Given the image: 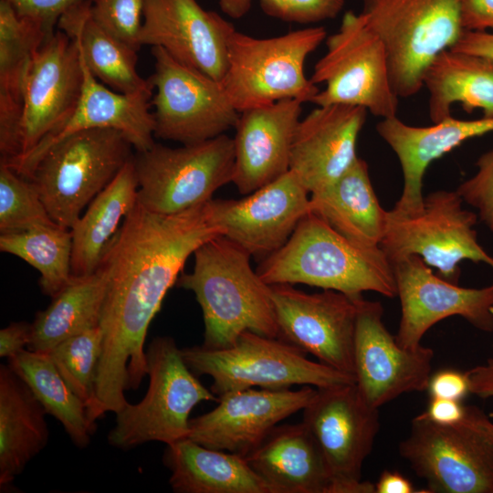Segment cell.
Instances as JSON below:
<instances>
[{"label": "cell", "instance_id": "cell-32", "mask_svg": "<svg viewBox=\"0 0 493 493\" xmlns=\"http://www.w3.org/2000/svg\"><path fill=\"white\" fill-rule=\"evenodd\" d=\"M109 278L104 257L93 273L72 276L49 306L37 313L27 349L48 352L61 341L100 326Z\"/></svg>", "mask_w": 493, "mask_h": 493}, {"label": "cell", "instance_id": "cell-23", "mask_svg": "<svg viewBox=\"0 0 493 493\" xmlns=\"http://www.w3.org/2000/svg\"><path fill=\"white\" fill-rule=\"evenodd\" d=\"M80 58L83 69L81 94L66 124L25 157L5 163L26 179L52 146L78 131L97 128L118 130L136 152L146 151L155 143L154 119L150 111L152 91L125 94L110 89L91 74L81 55Z\"/></svg>", "mask_w": 493, "mask_h": 493}, {"label": "cell", "instance_id": "cell-25", "mask_svg": "<svg viewBox=\"0 0 493 493\" xmlns=\"http://www.w3.org/2000/svg\"><path fill=\"white\" fill-rule=\"evenodd\" d=\"M376 131L396 154L404 175L402 194L390 212L411 216L423 210V181L428 166L466 141L492 132L493 118L459 120L451 116L419 127L395 116L382 119Z\"/></svg>", "mask_w": 493, "mask_h": 493}, {"label": "cell", "instance_id": "cell-39", "mask_svg": "<svg viewBox=\"0 0 493 493\" xmlns=\"http://www.w3.org/2000/svg\"><path fill=\"white\" fill-rule=\"evenodd\" d=\"M92 19L119 40L140 49L144 0H87Z\"/></svg>", "mask_w": 493, "mask_h": 493}, {"label": "cell", "instance_id": "cell-10", "mask_svg": "<svg viewBox=\"0 0 493 493\" xmlns=\"http://www.w3.org/2000/svg\"><path fill=\"white\" fill-rule=\"evenodd\" d=\"M138 179L137 201L160 215L178 214L204 205L232 182L234 140L226 134L170 148L159 143L132 157Z\"/></svg>", "mask_w": 493, "mask_h": 493}, {"label": "cell", "instance_id": "cell-21", "mask_svg": "<svg viewBox=\"0 0 493 493\" xmlns=\"http://www.w3.org/2000/svg\"><path fill=\"white\" fill-rule=\"evenodd\" d=\"M235 27L196 0H144L141 46L163 47L178 61L222 81Z\"/></svg>", "mask_w": 493, "mask_h": 493}, {"label": "cell", "instance_id": "cell-40", "mask_svg": "<svg viewBox=\"0 0 493 493\" xmlns=\"http://www.w3.org/2000/svg\"><path fill=\"white\" fill-rule=\"evenodd\" d=\"M267 16L300 24H313L335 18L342 10L345 0H259Z\"/></svg>", "mask_w": 493, "mask_h": 493}, {"label": "cell", "instance_id": "cell-26", "mask_svg": "<svg viewBox=\"0 0 493 493\" xmlns=\"http://www.w3.org/2000/svg\"><path fill=\"white\" fill-rule=\"evenodd\" d=\"M52 33L0 0V163L19 154L26 75L35 52Z\"/></svg>", "mask_w": 493, "mask_h": 493}, {"label": "cell", "instance_id": "cell-20", "mask_svg": "<svg viewBox=\"0 0 493 493\" xmlns=\"http://www.w3.org/2000/svg\"><path fill=\"white\" fill-rule=\"evenodd\" d=\"M316 391L304 385L297 391L249 388L227 393L212 411L190 419L188 437L246 457L279 422L303 410Z\"/></svg>", "mask_w": 493, "mask_h": 493}, {"label": "cell", "instance_id": "cell-18", "mask_svg": "<svg viewBox=\"0 0 493 493\" xmlns=\"http://www.w3.org/2000/svg\"><path fill=\"white\" fill-rule=\"evenodd\" d=\"M357 305L354 377L364 399L380 408L404 393L427 390L433 350L401 347L383 322L380 302L361 296Z\"/></svg>", "mask_w": 493, "mask_h": 493}, {"label": "cell", "instance_id": "cell-27", "mask_svg": "<svg viewBox=\"0 0 493 493\" xmlns=\"http://www.w3.org/2000/svg\"><path fill=\"white\" fill-rule=\"evenodd\" d=\"M246 459L274 493H328L329 471L302 422L276 425Z\"/></svg>", "mask_w": 493, "mask_h": 493}, {"label": "cell", "instance_id": "cell-24", "mask_svg": "<svg viewBox=\"0 0 493 493\" xmlns=\"http://www.w3.org/2000/svg\"><path fill=\"white\" fill-rule=\"evenodd\" d=\"M285 99L240 112L234 140L232 183L248 194L289 171L291 145L301 104Z\"/></svg>", "mask_w": 493, "mask_h": 493}, {"label": "cell", "instance_id": "cell-30", "mask_svg": "<svg viewBox=\"0 0 493 493\" xmlns=\"http://www.w3.org/2000/svg\"><path fill=\"white\" fill-rule=\"evenodd\" d=\"M47 412L29 386L10 368L0 366V488L9 487L47 446Z\"/></svg>", "mask_w": 493, "mask_h": 493}, {"label": "cell", "instance_id": "cell-2", "mask_svg": "<svg viewBox=\"0 0 493 493\" xmlns=\"http://www.w3.org/2000/svg\"><path fill=\"white\" fill-rule=\"evenodd\" d=\"M192 272L177 285L191 290L205 322L202 346L225 349L249 330L278 338L270 285L253 270L251 255L223 235L202 244L194 253Z\"/></svg>", "mask_w": 493, "mask_h": 493}, {"label": "cell", "instance_id": "cell-37", "mask_svg": "<svg viewBox=\"0 0 493 493\" xmlns=\"http://www.w3.org/2000/svg\"><path fill=\"white\" fill-rule=\"evenodd\" d=\"M103 335L100 326L74 335L47 353L72 391L83 401L92 422L102 416L96 394Z\"/></svg>", "mask_w": 493, "mask_h": 493}, {"label": "cell", "instance_id": "cell-17", "mask_svg": "<svg viewBox=\"0 0 493 493\" xmlns=\"http://www.w3.org/2000/svg\"><path fill=\"white\" fill-rule=\"evenodd\" d=\"M393 267L401 304L394 337L401 347H419L431 327L451 316H460L482 331H493V284L462 288L434 274L416 255L397 261Z\"/></svg>", "mask_w": 493, "mask_h": 493}, {"label": "cell", "instance_id": "cell-22", "mask_svg": "<svg viewBox=\"0 0 493 493\" xmlns=\"http://www.w3.org/2000/svg\"><path fill=\"white\" fill-rule=\"evenodd\" d=\"M368 110L332 104L318 106L300 120L292 142L289 171L309 194L334 184L358 157V136Z\"/></svg>", "mask_w": 493, "mask_h": 493}, {"label": "cell", "instance_id": "cell-3", "mask_svg": "<svg viewBox=\"0 0 493 493\" xmlns=\"http://www.w3.org/2000/svg\"><path fill=\"white\" fill-rule=\"evenodd\" d=\"M256 270L268 285L305 284L352 298L365 291L397 296L393 265L381 247L366 248L351 242L311 212Z\"/></svg>", "mask_w": 493, "mask_h": 493}, {"label": "cell", "instance_id": "cell-46", "mask_svg": "<svg viewBox=\"0 0 493 493\" xmlns=\"http://www.w3.org/2000/svg\"><path fill=\"white\" fill-rule=\"evenodd\" d=\"M461 401L431 397L427 409L424 412L431 421L439 425H453L464 415L465 406Z\"/></svg>", "mask_w": 493, "mask_h": 493}, {"label": "cell", "instance_id": "cell-8", "mask_svg": "<svg viewBox=\"0 0 493 493\" xmlns=\"http://www.w3.org/2000/svg\"><path fill=\"white\" fill-rule=\"evenodd\" d=\"M327 38L323 26L257 38L237 32L228 42L222 84L238 112L285 99L311 102L320 91L304 73L307 57Z\"/></svg>", "mask_w": 493, "mask_h": 493}, {"label": "cell", "instance_id": "cell-42", "mask_svg": "<svg viewBox=\"0 0 493 493\" xmlns=\"http://www.w3.org/2000/svg\"><path fill=\"white\" fill-rule=\"evenodd\" d=\"M21 16L54 32L60 16L83 0H4Z\"/></svg>", "mask_w": 493, "mask_h": 493}, {"label": "cell", "instance_id": "cell-31", "mask_svg": "<svg viewBox=\"0 0 493 493\" xmlns=\"http://www.w3.org/2000/svg\"><path fill=\"white\" fill-rule=\"evenodd\" d=\"M423 85L433 123L451 117L455 103L468 113L481 110L483 117L493 118V58L444 50L427 68Z\"/></svg>", "mask_w": 493, "mask_h": 493}, {"label": "cell", "instance_id": "cell-34", "mask_svg": "<svg viewBox=\"0 0 493 493\" xmlns=\"http://www.w3.org/2000/svg\"><path fill=\"white\" fill-rule=\"evenodd\" d=\"M58 26L76 41L84 63L101 83L125 94L153 91L149 79L137 71V50L100 27L87 0L62 15Z\"/></svg>", "mask_w": 493, "mask_h": 493}, {"label": "cell", "instance_id": "cell-38", "mask_svg": "<svg viewBox=\"0 0 493 493\" xmlns=\"http://www.w3.org/2000/svg\"><path fill=\"white\" fill-rule=\"evenodd\" d=\"M58 226L35 184L0 163V234Z\"/></svg>", "mask_w": 493, "mask_h": 493}, {"label": "cell", "instance_id": "cell-11", "mask_svg": "<svg viewBox=\"0 0 493 493\" xmlns=\"http://www.w3.org/2000/svg\"><path fill=\"white\" fill-rule=\"evenodd\" d=\"M327 51L310 80L324 83L311 102L366 109L375 117L396 116L399 96L391 80L384 47L361 14L346 12L338 31L326 38Z\"/></svg>", "mask_w": 493, "mask_h": 493}, {"label": "cell", "instance_id": "cell-15", "mask_svg": "<svg viewBox=\"0 0 493 493\" xmlns=\"http://www.w3.org/2000/svg\"><path fill=\"white\" fill-rule=\"evenodd\" d=\"M278 339L354 376L357 299L323 289L309 294L290 284L270 285ZM361 297V296H360Z\"/></svg>", "mask_w": 493, "mask_h": 493}, {"label": "cell", "instance_id": "cell-28", "mask_svg": "<svg viewBox=\"0 0 493 493\" xmlns=\"http://www.w3.org/2000/svg\"><path fill=\"white\" fill-rule=\"evenodd\" d=\"M309 208L351 242L366 248L380 247L388 211L376 196L363 159L357 157L334 184L310 194Z\"/></svg>", "mask_w": 493, "mask_h": 493}, {"label": "cell", "instance_id": "cell-1", "mask_svg": "<svg viewBox=\"0 0 493 493\" xmlns=\"http://www.w3.org/2000/svg\"><path fill=\"white\" fill-rule=\"evenodd\" d=\"M222 235L207 203L173 215L146 210L137 201L110 240L104 257L110 278L100 327L102 351L96 394L103 412L118 413L125 391L147 375L144 342L150 323L191 255Z\"/></svg>", "mask_w": 493, "mask_h": 493}, {"label": "cell", "instance_id": "cell-14", "mask_svg": "<svg viewBox=\"0 0 493 493\" xmlns=\"http://www.w3.org/2000/svg\"><path fill=\"white\" fill-rule=\"evenodd\" d=\"M155 95L154 136L182 144L201 142L235 128L238 112L221 81L187 66L163 47H152Z\"/></svg>", "mask_w": 493, "mask_h": 493}, {"label": "cell", "instance_id": "cell-5", "mask_svg": "<svg viewBox=\"0 0 493 493\" xmlns=\"http://www.w3.org/2000/svg\"><path fill=\"white\" fill-rule=\"evenodd\" d=\"M195 375L213 379L211 391L218 397L256 388L285 390L293 385L329 388L355 383V377L307 358L306 352L278 338L246 330L225 349L194 346L182 349Z\"/></svg>", "mask_w": 493, "mask_h": 493}, {"label": "cell", "instance_id": "cell-35", "mask_svg": "<svg viewBox=\"0 0 493 493\" xmlns=\"http://www.w3.org/2000/svg\"><path fill=\"white\" fill-rule=\"evenodd\" d=\"M10 368L29 386L45 408L55 417L79 448L86 447L96 425L83 401L61 376L47 352L23 350L8 359Z\"/></svg>", "mask_w": 493, "mask_h": 493}, {"label": "cell", "instance_id": "cell-48", "mask_svg": "<svg viewBox=\"0 0 493 493\" xmlns=\"http://www.w3.org/2000/svg\"><path fill=\"white\" fill-rule=\"evenodd\" d=\"M469 391L480 398L493 397V357L467 372Z\"/></svg>", "mask_w": 493, "mask_h": 493}, {"label": "cell", "instance_id": "cell-13", "mask_svg": "<svg viewBox=\"0 0 493 493\" xmlns=\"http://www.w3.org/2000/svg\"><path fill=\"white\" fill-rule=\"evenodd\" d=\"M302 423L329 471L328 493H375V484L362 481V468L380 430L379 408L364 399L356 383L317 388L303 409Z\"/></svg>", "mask_w": 493, "mask_h": 493}, {"label": "cell", "instance_id": "cell-36", "mask_svg": "<svg viewBox=\"0 0 493 493\" xmlns=\"http://www.w3.org/2000/svg\"><path fill=\"white\" fill-rule=\"evenodd\" d=\"M0 250L34 267L40 273L41 291L51 298L71 279L70 229L51 226L0 234Z\"/></svg>", "mask_w": 493, "mask_h": 493}, {"label": "cell", "instance_id": "cell-44", "mask_svg": "<svg viewBox=\"0 0 493 493\" xmlns=\"http://www.w3.org/2000/svg\"><path fill=\"white\" fill-rule=\"evenodd\" d=\"M457 1L465 30L493 31V0Z\"/></svg>", "mask_w": 493, "mask_h": 493}, {"label": "cell", "instance_id": "cell-41", "mask_svg": "<svg viewBox=\"0 0 493 493\" xmlns=\"http://www.w3.org/2000/svg\"><path fill=\"white\" fill-rule=\"evenodd\" d=\"M477 171L456 189L464 202L477 210V216L493 232V147L479 156Z\"/></svg>", "mask_w": 493, "mask_h": 493}, {"label": "cell", "instance_id": "cell-33", "mask_svg": "<svg viewBox=\"0 0 493 493\" xmlns=\"http://www.w3.org/2000/svg\"><path fill=\"white\" fill-rule=\"evenodd\" d=\"M137 197L138 179L131 159L95 196L70 229L72 276H86L98 268L121 222L136 205Z\"/></svg>", "mask_w": 493, "mask_h": 493}, {"label": "cell", "instance_id": "cell-16", "mask_svg": "<svg viewBox=\"0 0 493 493\" xmlns=\"http://www.w3.org/2000/svg\"><path fill=\"white\" fill-rule=\"evenodd\" d=\"M83 69L76 41L61 30L49 35L35 52L26 75L14 163L53 137L66 124L79 100Z\"/></svg>", "mask_w": 493, "mask_h": 493}, {"label": "cell", "instance_id": "cell-19", "mask_svg": "<svg viewBox=\"0 0 493 493\" xmlns=\"http://www.w3.org/2000/svg\"><path fill=\"white\" fill-rule=\"evenodd\" d=\"M309 193L290 171L273 182L234 199H211V221L222 235L252 256L279 249L310 212Z\"/></svg>", "mask_w": 493, "mask_h": 493}, {"label": "cell", "instance_id": "cell-43", "mask_svg": "<svg viewBox=\"0 0 493 493\" xmlns=\"http://www.w3.org/2000/svg\"><path fill=\"white\" fill-rule=\"evenodd\" d=\"M427 390L430 397H438L461 401L469 391L467 372L442 370L432 374Z\"/></svg>", "mask_w": 493, "mask_h": 493}, {"label": "cell", "instance_id": "cell-9", "mask_svg": "<svg viewBox=\"0 0 493 493\" xmlns=\"http://www.w3.org/2000/svg\"><path fill=\"white\" fill-rule=\"evenodd\" d=\"M147 392L137 404L128 403L116 414L109 444L128 450L147 442L167 445L187 438L189 415L201 402H218L187 366L182 349L172 337H155L146 351Z\"/></svg>", "mask_w": 493, "mask_h": 493}, {"label": "cell", "instance_id": "cell-50", "mask_svg": "<svg viewBox=\"0 0 493 493\" xmlns=\"http://www.w3.org/2000/svg\"><path fill=\"white\" fill-rule=\"evenodd\" d=\"M253 0H218L220 8L228 16L238 19L250 9Z\"/></svg>", "mask_w": 493, "mask_h": 493}, {"label": "cell", "instance_id": "cell-29", "mask_svg": "<svg viewBox=\"0 0 493 493\" xmlns=\"http://www.w3.org/2000/svg\"><path fill=\"white\" fill-rule=\"evenodd\" d=\"M163 462L176 493H274L245 456L205 447L189 437L167 445Z\"/></svg>", "mask_w": 493, "mask_h": 493}, {"label": "cell", "instance_id": "cell-6", "mask_svg": "<svg viewBox=\"0 0 493 493\" xmlns=\"http://www.w3.org/2000/svg\"><path fill=\"white\" fill-rule=\"evenodd\" d=\"M126 136L111 128L73 133L52 146L28 180L50 217L71 229L81 212L133 157Z\"/></svg>", "mask_w": 493, "mask_h": 493}, {"label": "cell", "instance_id": "cell-4", "mask_svg": "<svg viewBox=\"0 0 493 493\" xmlns=\"http://www.w3.org/2000/svg\"><path fill=\"white\" fill-rule=\"evenodd\" d=\"M399 453L427 492L493 493V421L477 405L453 425L416 415Z\"/></svg>", "mask_w": 493, "mask_h": 493}, {"label": "cell", "instance_id": "cell-49", "mask_svg": "<svg viewBox=\"0 0 493 493\" xmlns=\"http://www.w3.org/2000/svg\"><path fill=\"white\" fill-rule=\"evenodd\" d=\"M416 492L406 477L396 471L384 470L377 483L375 493H412Z\"/></svg>", "mask_w": 493, "mask_h": 493}, {"label": "cell", "instance_id": "cell-7", "mask_svg": "<svg viewBox=\"0 0 493 493\" xmlns=\"http://www.w3.org/2000/svg\"><path fill=\"white\" fill-rule=\"evenodd\" d=\"M360 14L384 47L399 98L418 93L427 68L465 31L457 0H362Z\"/></svg>", "mask_w": 493, "mask_h": 493}, {"label": "cell", "instance_id": "cell-47", "mask_svg": "<svg viewBox=\"0 0 493 493\" xmlns=\"http://www.w3.org/2000/svg\"><path fill=\"white\" fill-rule=\"evenodd\" d=\"M451 49L493 58V32L465 30Z\"/></svg>", "mask_w": 493, "mask_h": 493}, {"label": "cell", "instance_id": "cell-45", "mask_svg": "<svg viewBox=\"0 0 493 493\" xmlns=\"http://www.w3.org/2000/svg\"><path fill=\"white\" fill-rule=\"evenodd\" d=\"M32 334V323L11 322L0 330V356L7 360L28 346Z\"/></svg>", "mask_w": 493, "mask_h": 493}, {"label": "cell", "instance_id": "cell-12", "mask_svg": "<svg viewBox=\"0 0 493 493\" xmlns=\"http://www.w3.org/2000/svg\"><path fill=\"white\" fill-rule=\"evenodd\" d=\"M463 202L456 191L439 190L424 198L417 215L399 216L388 211L380 247L391 264L416 255L453 284H458V264L465 259L483 262L493 269V257L479 245L474 229L477 215L465 209Z\"/></svg>", "mask_w": 493, "mask_h": 493}]
</instances>
